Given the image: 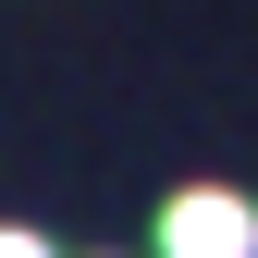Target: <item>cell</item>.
Listing matches in <instances>:
<instances>
[{
  "label": "cell",
  "mask_w": 258,
  "mask_h": 258,
  "mask_svg": "<svg viewBox=\"0 0 258 258\" xmlns=\"http://www.w3.org/2000/svg\"><path fill=\"white\" fill-rule=\"evenodd\" d=\"M160 258H258V209L246 197H172L160 209Z\"/></svg>",
  "instance_id": "6da1fadb"
},
{
  "label": "cell",
  "mask_w": 258,
  "mask_h": 258,
  "mask_svg": "<svg viewBox=\"0 0 258 258\" xmlns=\"http://www.w3.org/2000/svg\"><path fill=\"white\" fill-rule=\"evenodd\" d=\"M0 258H49V246H37V234H0Z\"/></svg>",
  "instance_id": "7a4b0ae2"
}]
</instances>
